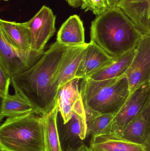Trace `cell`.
<instances>
[{
    "mask_svg": "<svg viewBox=\"0 0 150 151\" xmlns=\"http://www.w3.org/2000/svg\"><path fill=\"white\" fill-rule=\"evenodd\" d=\"M109 8L117 6V4L121 0H105Z\"/></svg>",
    "mask_w": 150,
    "mask_h": 151,
    "instance_id": "25",
    "label": "cell"
},
{
    "mask_svg": "<svg viewBox=\"0 0 150 151\" xmlns=\"http://www.w3.org/2000/svg\"><path fill=\"white\" fill-rule=\"evenodd\" d=\"M149 106H150V101Z\"/></svg>",
    "mask_w": 150,
    "mask_h": 151,
    "instance_id": "29",
    "label": "cell"
},
{
    "mask_svg": "<svg viewBox=\"0 0 150 151\" xmlns=\"http://www.w3.org/2000/svg\"><path fill=\"white\" fill-rule=\"evenodd\" d=\"M81 7L85 11H90L97 16L109 9L105 0H81Z\"/></svg>",
    "mask_w": 150,
    "mask_h": 151,
    "instance_id": "22",
    "label": "cell"
},
{
    "mask_svg": "<svg viewBox=\"0 0 150 151\" xmlns=\"http://www.w3.org/2000/svg\"><path fill=\"white\" fill-rule=\"evenodd\" d=\"M79 87L85 114L88 115L96 113L115 115L130 95L126 75L103 81L82 79Z\"/></svg>",
    "mask_w": 150,
    "mask_h": 151,
    "instance_id": "3",
    "label": "cell"
},
{
    "mask_svg": "<svg viewBox=\"0 0 150 151\" xmlns=\"http://www.w3.org/2000/svg\"><path fill=\"white\" fill-rule=\"evenodd\" d=\"M150 101V83H147L130 94L124 105L114 115L107 134L119 133L145 110Z\"/></svg>",
    "mask_w": 150,
    "mask_h": 151,
    "instance_id": "6",
    "label": "cell"
},
{
    "mask_svg": "<svg viewBox=\"0 0 150 151\" xmlns=\"http://www.w3.org/2000/svg\"><path fill=\"white\" fill-rule=\"evenodd\" d=\"M73 151H92L90 148H89L85 144L82 145L80 147Z\"/></svg>",
    "mask_w": 150,
    "mask_h": 151,
    "instance_id": "26",
    "label": "cell"
},
{
    "mask_svg": "<svg viewBox=\"0 0 150 151\" xmlns=\"http://www.w3.org/2000/svg\"><path fill=\"white\" fill-rule=\"evenodd\" d=\"M119 7L143 35H150V0H121Z\"/></svg>",
    "mask_w": 150,
    "mask_h": 151,
    "instance_id": "12",
    "label": "cell"
},
{
    "mask_svg": "<svg viewBox=\"0 0 150 151\" xmlns=\"http://www.w3.org/2000/svg\"><path fill=\"white\" fill-rule=\"evenodd\" d=\"M69 5L73 8H77L81 5V0H65Z\"/></svg>",
    "mask_w": 150,
    "mask_h": 151,
    "instance_id": "24",
    "label": "cell"
},
{
    "mask_svg": "<svg viewBox=\"0 0 150 151\" xmlns=\"http://www.w3.org/2000/svg\"><path fill=\"white\" fill-rule=\"evenodd\" d=\"M113 135L145 146L149 151H150L149 105L139 116L125 127L119 133Z\"/></svg>",
    "mask_w": 150,
    "mask_h": 151,
    "instance_id": "11",
    "label": "cell"
},
{
    "mask_svg": "<svg viewBox=\"0 0 150 151\" xmlns=\"http://www.w3.org/2000/svg\"><path fill=\"white\" fill-rule=\"evenodd\" d=\"M63 124L61 134V144L67 145V151H73L83 144L87 136L86 114L82 98L76 103L71 119Z\"/></svg>",
    "mask_w": 150,
    "mask_h": 151,
    "instance_id": "9",
    "label": "cell"
},
{
    "mask_svg": "<svg viewBox=\"0 0 150 151\" xmlns=\"http://www.w3.org/2000/svg\"><path fill=\"white\" fill-rule=\"evenodd\" d=\"M79 80L76 78L69 82L59 91L57 104L64 124L71 119L75 105L81 98Z\"/></svg>",
    "mask_w": 150,
    "mask_h": 151,
    "instance_id": "16",
    "label": "cell"
},
{
    "mask_svg": "<svg viewBox=\"0 0 150 151\" xmlns=\"http://www.w3.org/2000/svg\"><path fill=\"white\" fill-rule=\"evenodd\" d=\"M116 58L107 55L92 41L88 43L77 72L76 78L86 79L97 72L112 64Z\"/></svg>",
    "mask_w": 150,
    "mask_h": 151,
    "instance_id": "10",
    "label": "cell"
},
{
    "mask_svg": "<svg viewBox=\"0 0 150 151\" xmlns=\"http://www.w3.org/2000/svg\"><path fill=\"white\" fill-rule=\"evenodd\" d=\"M90 148L92 151H149L145 146L128 142L112 134L92 137Z\"/></svg>",
    "mask_w": 150,
    "mask_h": 151,
    "instance_id": "17",
    "label": "cell"
},
{
    "mask_svg": "<svg viewBox=\"0 0 150 151\" xmlns=\"http://www.w3.org/2000/svg\"><path fill=\"white\" fill-rule=\"evenodd\" d=\"M0 151H6L3 150H1V149H0Z\"/></svg>",
    "mask_w": 150,
    "mask_h": 151,
    "instance_id": "27",
    "label": "cell"
},
{
    "mask_svg": "<svg viewBox=\"0 0 150 151\" xmlns=\"http://www.w3.org/2000/svg\"><path fill=\"white\" fill-rule=\"evenodd\" d=\"M4 1H9V0H4Z\"/></svg>",
    "mask_w": 150,
    "mask_h": 151,
    "instance_id": "28",
    "label": "cell"
},
{
    "mask_svg": "<svg viewBox=\"0 0 150 151\" xmlns=\"http://www.w3.org/2000/svg\"><path fill=\"white\" fill-rule=\"evenodd\" d=\"M135 54V49L116 58L112 64L97 72L88 78L94 81H103L118 78L126 75L131 66Z\"/></svg>",
    "mask_w": 150,
    "mask_h": 151,
    "instance_id": "20",
    "label": "cell"
},
{
    "mask_svg": "<svg viewBox=\"0 0 150 151\" xmlns=\"http://www.w3.org/2000/svg\"><path fill=\"white\" fill-rule=\"evenodd\" d=\"M132 20L116 6L109 8L92 22L91 41L117 58L135 49L142 36Z\"/></svg>",
    "mask_w": 150,
    "mask_h": 151,
    "instance_id": "2",
    "label": "cell"
},
{
    "mask_svg": "<svg viewBox=\"0 0 150 151\" xmlns=\"http://www.w3.org/2000/svg\"><path fill=\"white\" fill-rule=\"evenodd\" d=\"M11 83V77L0 68V96L2 99L9 95V87Z\"/></svg>",
    "mask_w": 150,
    "mask_h": 151,
    "instance_id": "23",
    "label": "cell"
},
{
    "mask_svg": "<svg viewBox=\"0 0 150 151\" xmlns=\"http://www.w3.org/2000/svg\"><path fill=\"white\" fill-rule=\"evenodd\" d=\"M88 43L71 47L69 49L64 62L55 80L58 90L66 83L76 79V75Z\"/></svg>",
    "mask_w": 150,
    "mask_h": 151,
    "instance_id": "13",
    "label": "cell"
},
{
    "mask_svg": "<svg viewBox=\"0 0 150 151\" xmlns=\"http://www.w3.org/2000/svg\"><path fill=\"white\" fill-rule=\"evenodd\" d=\"M68 47L83 45L85 42L83 23L77 15L70 16L58 31L56 41Z\"/></svg>",
    "mask_w": 150,
    "mask_h": 151,
    "instance_id": "14",
    "label": "cell"
},
{
    "mask_svg": "<svg viewBox=\"0 0 150 151\" xmlns=\"http://www.w3.org/2000/svg\"><path fill=\"white\" fill-rule=\"evenodd\" d=\"M38 114L34 107L17 93L9 95L2 99L0 111L1 121L4 118H11L28 114Z\"/></svg>",
    "mask_w": 150,
    "mask_h": 151,
    "instance_id": "18",
    "label": "cell"
},
{
    "mask_svg": "<svg viewBox=\"0 0 150 151\" xmlns=\"http://www.w3.org/2000/svg\"><path fill=\"white\" fill-rule=\"evenodd\" d=\"M114 115L109 114H102L86 121L87 136L91 135L93 137L107 134Z\"/></svg>",
    "mask_w": 150,
    "mask_h": 151,
    "instance_id": "21",
    "label": "cell"
},
{
    "mask_svg": "<svg viewBox=\"0 0 150 151\" xmlns=\"http://www.w3.org/2000/svg\"><path fill=\"white\" fill-rule=\"evenodd\" d=\"M56 16L52 10L43 5L29 21L27 26L30 32L31 49L43 52L46 44L55 32Z\"/></svg>",
    "mask_w": 150,
    "mask_h": 151,
    "instance_id": "7",
    "label": "cell"
},
{
    "mask_svg": "<svg viewBox=\"0 0 150 151\" xmlns=\"http://www.w3.org/2000/svg\"><path fill=\"white\" fill-rule=\"evenodd\" d=\"M0 31L14 47L21 50H32L30 32L26 22L17 23L1 19Z\"/></svg>",
    "mask_w": 150,
    "mask_h": 151,
    "instance_id": "15",
    "label": "cell"
},
{
    "mask_svg": "<svg viewBox=\"0 0 150 151\" xmlns=\"http://www.w3.org/2000/svg\"><path fill=\"white\" fill-rule=\"evenodd\" d=\"M70 47L56 42L30 69L11 78L15 93L30 103L38 115H45L57 104L60 90L55 80Z\"/></svg>",
    "mask_w": 150,
    "mask_h": 151,
    "instance_id": "1",
    "label": "cell"
},
{
    "mask_svg": "<svg viewBox=\"0 0 150 151\" xmlns=\"http://www.w3.org/2000/svg\"><path fill=\"white\" fill-rule=\"evenodd\" d=\"M58 106H55L45 115L44 122L45 151H63L57 126Z\"/></svg>",
    "mask_w": 150,
    "mask_h": 151,
    "instance_id": "19",
    "label": "cell"
},
{
    "mask_svg": "<svg viewBox=\"0 0 150 151\" xmlns=\"http://www.w3.org/2000/svg\"><path fill=\"white\" fill-rule=\"evenodd\" d=\"M126 75L129 83L130 94L142 84L150 83V35L142 36Z\"/></svg>",
    "mask_w": 150,
    "mask_h": 151,
    "instance_id": "8",
    "label": "cell"
},
{
    "mask_svg": "<svg viewBox=\"0 0 150 151\" xmlns=\"http://www.w3.org/2000/svg\"><path fill=\"white\" fill-rule=\"evenodd\" d=\"M44 52L16 48L9 43L0 31V68L11 78L30 69Z\"/></svg>",
    "mask_w": 150,
    "mask_h": 151,
    "instance_id": "5",
    "label": "cell"
},
{
    "mask_svg": "<svg viewBox=\"0 0 150 151\" xmlns=\"http://www.w3.org/2000/svg\"></svg>",
    "mask_w": 150,
    "mask_h": 151,
    "instance_id": "30",
    "label": "cell"
},
{
    "mask_svg": "<svg viewBox=\"0 0 150 151\" xmlns=\"http://www.w3.org/2000/svg\"><path fill=\"white\" fill-rule=\"evenodd\" d=\"M0 149L45 151L43 116L31 113L7 118L0 127Z\"/></svg>",
    "mask_w": 150,
    "mask_h": 151,
    "instance_id": "4",
    "label": "cell"
}]
</instances>
